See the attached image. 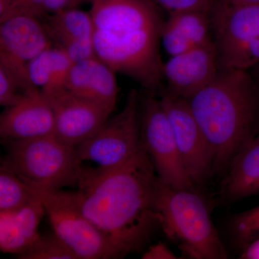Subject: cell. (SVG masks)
I'll return each mask as SVG.
<instances>
[{
  "mask_svg": "<svg viewBox=\"0 0 259 259\" xmlns=\"http://www.w3.org/2000/svg\"><path fill=\"white\" fill-rule=\"evenodd\" d=\"M233 227L240 241L245 245L258 238L259 205L238 214Z\"/></svg>",
  "mask_w": 259,
  "mask_h": 259,
  "instance_id": "cell-26",
  "label": "cell"
},
{
  "mask_svg": "<svg viewBox=\"0 0 259 259\" xmlns=\"http://www.w3.org/2000/svg\"><path fill=\"white\" fill-rule=\"evenodd\" d=\"M40 90L25 86L8 70L0 66V105L8 107L18 103L32 92Z\"/></svg>",
  "mask_w": 259,
  "mask_h": 259,
  "instance_id": "cell-24",
  "label": "cell"
},
{
  "mask_svg": "<svg viewBox=\"0 0 259 259\" xmlns=\"http://www.w3.org/2000/svg\"><path fill=\"white\" fill-rule=\"evenodd\" d=\"M115 73L95 56L72 64L64 88L78 96L115 108L118 93Z\"/></svg>",
  "mask_w": 259,
  "mask_h": 259,
  "instance_id": "cell-18",
  "label": "cell"
},
{
  "mask_svg": "<svg viewBox=\"0 0 259 259\" xmlns=\"http://www.w3.org/2000/svg\"><path fill=\"white\" fill-rule=\"evenodd\" d=\"M73 62L62 49L52 46L28 65L29 79L40 90L64 87Z\"/></svg>",
  "mask_w": 259,
  "mask_h": 259,
  "instance_id": "cell-20",
  "label": "cell"
},
{
  "mask_svg": "<svg viewBox=\"0 0 259 259\" xmlns=\"http://www.w3.org/2000/svg\"><path fill=\"white\" fill-rule=\"evenodd\" d=\"M222 193L231 202L259 194V126L231 160Z\"/></svg>",
  "mask_w": 259,
  "mask_h": 259,
  "instance_id": "cell-19",
  "label": "cell"
},
{
  "mask_svg": "<svg viewBox=\"0 0 259 259\" xmlns=\"http://www.w3.org/2000/svg\"><path fill=\"white\" fill-rule=\"evenodd\" d=\"M158 8L168 14L187 10H201L211 13L217 0H152Z\"/></svg>",
  "mask_w": 259,
  "mask_h": 259,
  "instance_id": "cell-27",
  "label": "cell"
},
{
  "mask_svg": "<svg viewBox=\"0 0 259 259\" xmlns=\"http://www.w3.org/2000/svg\"><path fill=\"white\" fill-rule=\"evenodd\" d=\"M155 207L160 226L184 255L194 259L228 258L203 199L193 190H180L157 179Z\"/></svg>",
  "mask_w": 259,
  "mask_h": 259,
  "instance_id": "cell-3",
  "label": "cell"
},
{
  "mask_svg": "<svg viewBox=\"0 0 259 259\" xmlns=\"http://www.w3.org/2000/svg\"><path fill=\"white\" fill-rule=\"evenodd\" d=\"M46 0H0V22L18 15L41 19L47 15Z\"/></svg>",
  "mask_w": 259,
  "mask_h": 259,
  "instance_id": "cell-25",
  "label": "cell"
},
{
  "mask_svg": "<svg viewBox=\"0 0 259 259\" xmlns=\"http://www.w3.org/2000/svg\"><path fill=\"white\" fill-rule=\"evenodd\" d=\"M221 71L214 40L178 55L163 64L166 91L189 100L215 79Z\"/></svg>",
  "mask_w": 259,
  "mask_h": 259,
  "instance_id": "cell-13",
  "label": "cell"
},
{
  "mask_svg": "<svg viewBox=\"0 0 259 259\" xmlns=\"http://www.w3.org/2000/svg\"><path fill=\"white\" fill-rule=\"evenodd\" d=\"M157 179L142 143L125 163L72 192L83 214L125 257L141 249L160 226L155 207Z\"/></svg>",
  "mask_w": 259,
  "mask_h": 259,
  "instance_id": "cell-1",
  "label": "cell"
},
{
  "mask_svg": "<svg viewBox=\"0 0 259 259\" xmlns=\"http://www.w3.org/2000/svg\"><path fill=\"white\" fill-rule=\"evenodd\" d=\"M35 195L13 172L0 168V212H14L32 202Z\"/></svg>",
  "mask_w": 259,
  "mask_h": 259,
  "instance_id": "cell-21",
  "label": "cell"
},
{
  "mask_svg": "<svg viewBox=\"0 0 259 259\" xmlns=\"http://www.w3.org/2000/svg\"><path fill=\"white\" fill-rule=\"evenodd\" d=\"M95 29L111 33L161 28L163 20L152 0H93Z\"/></svg>",
  "mask_w": 259,
  "mask_h": 259,
  "instance_id": "cell-14",
  "label": "cell"
},
{
  "mask_svg": "<svg viewBox=\"0 0 259 259\" xmlns=\"http://www.w3.org/2000/svg\"><path fill=\"white\" fill-rule=\"evenodd\" d=\"M55 120L49 100L40 90L5 107L0 116L3 141H19L54 135Z\"/></svg>",
  "mask_w": 259,
  "mask_h": 259,
  "instance_id": "cell-15",
  "label": "cell"
},
{
  "mask_svg": "<svg viewBox=\"0 0 259 259\" xmlns=\"http://www.w3.org/2000/svg\"><path fill=\"white\" fill-rule=\"evenodd\" d=\"M6 155L1 167L25 183L50 189H77L79 168L74 146L55 135L19 141H3Z\"/></svg>",
  "mask_w": 259,
  "mask_h": 259,
  "instance_id": "cell-4",
  "label": "cell"
},
{
  "mask_svg": "<svg viewBox=\"0 0 259 259\" xmlns=\"http://www.w3.org/2000/svg\"><path fill=\"white\" fill-rule=\"evenodd\" d=\"M161 27L124 33L95 30V52L115 72L127 75L146 90L155 92L163 79L159 52Z\"/></svg>",
  "mask_w": 259,
  "mask_h": 259,
  "instance_id": "cell-6",
  "label": "cell"
},
{
  "mask_svg": "<svg viewBox=\"0 0 259 259\" xmlns=\"http://www.w3.org/2000/svg\"><path fill=\"white\" fill-rule=\"evenodd\" d=\"M226 3L236 5H254L259 4V0H221Z\"/></svg>",
  "mask_w": 259,
  "mask_h": 259,
  "instance_id": "cell-31",
  "label": "cell"
},
{
  "mask_svg": "<svg viewBox=\"0 0 259 259\" xmlns=\"http://www.w3.org/2000/svg\"><path fill=\"white\" fill-rule=\"evenodd\" d=\"M53 46L62 49L73 63L95 56V26L90 13L78 8L49 14L42 22Z\"/></svg>",
  "mask_w": 259,
  "mask_h": 259,
  "instance_id": "cell-16",
  "label": "cell"
},
{
  "mask_svg": "<svg viewBox=\"0 0 259 259\" xmlns=\"http://www.w3.org/2000/svg\"><path fill=\"white\" fill-rule=\"evenodd\" d=\"M241 258L259 259V238L245 245Z\"/></svg>",
  "mask_w": 259,
  "mask_h": 259,
  "instance_id": "cell-30",
  "label": "cell"
},
{
  "mask_svg": "<svg viewBox=\"0 0 259 259\" xmlns=\"http://www.w3.org/2000/svg\"><path fill=\"white\" fill-rule=\"evenodd\" d=\"M210 13L187 10L168 14L160 32V41L166 54L171 57L212 41Z\"/></svg>",
  "mask_w": 259,
  "mask_h": 259,
  "instance_id": "cell-17",
  "label": "cell"
},
{
  "mask_svg": "<svg viewBox=\"0 0 259 259\" xmlns=\"http://www.w3.org/2000/svg\"><path fill=\"white\" fill-rule=\"evenodd\" d=\"M159 100L186 170L194 185H202L213 172L212 153L188 101L166 90L162 92Z\"/></svg>",
  "mask_w": 259,
  "mask_h": 259,
  "instance_id": "cell-10",
  "label": "cell"
},
{
  "mask_svg": "<svg viewBox=\"0 0 259 259\" xmlns=\"http://www.w3.org/2000/svg\"><path fill=\"white\" fill-rule=\"evenodd\" d=\"M25 184L44 204L54 233L78 259L123 258L115 245L83 214L72 191Z\"/></svg>",
  "mask_w": 259,
  "mask_h": 259,
  "instance_id": "cell-7",
  "label": "cell"
},
{
  "mask_svg": "<svg viewBox=\"0 0 259 259\" xmlns=\"http://www.w3.org/2000/svg\"><path fill=\"white\" fill-rule=\"evenodd\" d=\"M88 1L93 0H46L44 9L47 15L51 14L61 10L77 8L79 5Z\"/></svg>",
  "mask_w": 259,
  "mask_h": 259,
  "instance_id": "cell-28",
  "label": "cell"
},
{
  "mask_svg": "<svg viewBox=\"0 0 259 259\" xmlns=\"http://www.w3.org/2000/svg\"><path fill=\"white\" fill-rule=\"evenodd\" d=\"M249 72L253 76V79L259 89V66L258 67L255 68L254 69L251 70Z\"/></svg>",
  "mask_w": 259,
  "mask_h": 259,
  "instance_id": "cell-32",
  "label": "cell"
},
{
  "mask_svg": "<svg viewBox=\"0 0 259 259\" xmlns=\"http://www.w3.org/2000/svg\"><path fill=\"white\" fill-rule=\"evenodd\" d=\"M20 259H78L69 247L55 233L41 236Z\"/></svg>",
  "mask_w": 259,
  "mask_h": 259,
  "instance_id": "cell-23",
  "label": "cell"
},
{
  "mask_svg": "<svg viewBox=\"0 0 259 259\" xmlns=\"http://www.w3.org/2000/svg\"><path fill=\"white\" fill-rule=\"evenodd\" d=\"M144 259H173L176 255L166 245L162 243L152 245L143 255Z\"/></svg>",
  "mask_w": 259,
  "mask_h": 259,
  "instance_id": "cell-29",
  "label": "cell"
},
{
  "mask_svg": "<svg viewBox=\"0 0 259 259\" xmlns=\"http://www.w3.org/2000/svg\"><path fill=\"white\" fill-rule=\"evenodd\" d=\"M31 248L15 222L13 212H0V250L20 256Z\"/></svg>",
  "mask_w": 259,
  "mask_h": 259,
  "instance_id": "cell-22",
  "label": "cell"
},
{
  "mask_svg": "<svg viewBox=\"0 0 259 259\" xmlns=\"http://www.w3.org/2000/svg\"><path fill=\"white\" fill-rule=\"evenodd\" d=\"M187 101L210 146L213 172H226L259 126V89L253 76L249 71L221 70Z\"/></svg>",
  "mask_w": 259,
  "mask_h": 259,
  "instance_id": "cell-2",
  "label": "cell"
},
{
  "mask_svg": "<svg viewBox=\"0 0 259 259\" xmlns=\"http://www.w3.org/2000/svg\"><path fill=\"white\" fill-rule=\"evenodd\" d=\"M141 139L158 178L180 190H193L192 182L177 148L171 126L159 98L146 90L140 96Z\"/></svg>",
  "mask_w": 259,
  "mask_h": 259,
  "instance_id": "cell-9",
  "label": "cell"
},
{
  "mask_svg": "<svg viewBox=\"0 0 259 259\" xmlns=\"http://www.w3.org/2000/svg\"><path fill=\"white\" fill-rule=\"evenodd\" d=\"M221 70L250 71L259 66V4L217 0L210 13Z\"/></svg>",
  "mask_w": 259,
  "mask_h": 259,
  "instance_id": "cell-8",
  "label": "cell"
},
{
  "mask_svg": "<svg viewBox=\"0 0 259 259\" xmlns=\"http://www.w3.org/2000/svg\"><path fill=\"white\" fill-rule=\"evenodd\" d=\"M52 46L40 18L18 15L0 22V66L29 88L37 89L29 79V64Z\"/></svg>",
  "mask_w": 259,
  "mask_h": 259,
  "instance_id": "cell-11",
  "label": "cell"
},
{
  "mask_svg": "<svg viewBox=\"0 0 259 259\" xmlns=\"http://www.w3.org/2000/svg\"><path fill=\"white\" fill-rule=\"evenodd\" d=\"M40 91L54 111V135L72 146L95 134L114 110L113 107L74 95L64 87Z\"/></svg>",
  "mask_w": 259,
  "mask_h": 259,
  "instance_id": "cell-12",
  "label": "cell"
},
{
  "mask_svg": "<svg viewBox=\"0 0 259 259\" xmlns=\"http://www.w3.org/2000/svg\"><path fill=\"white\" fill-rule=\"evenodd\" d=\"M141 144L140 95L132 90L119 113L109 117L95 134L74 146L79 186L125 163Z\"/></svg>",
  "mask_w": 259,
  "mask_h": 259,
  "instance_id": "cell-5",
  "label": "cell"
}]
</instances>
